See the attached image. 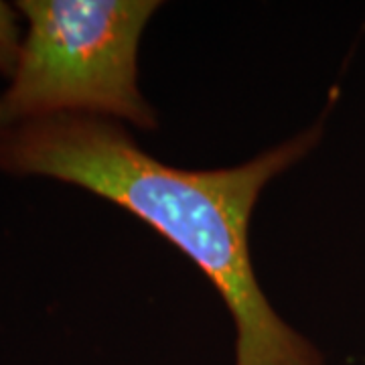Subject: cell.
I'll list each match as a JSON object with an SVG mask.
<instances>
[{
    "mask_svg": "<svg viewBox=\"0 0 365 365\" xmlns=\"http://www.w3.org/2000/svg\"><path fill=\"white\" fill-rule=\"evenodd\" d=\"M321 126L244 165L189 170L144 153L108 118L61 114L0 128V170L88 189L136 215L207 274L235 323V365H323L262 292L250 217L262 189L313 150Z\"/></svg>",
    "mask_w": 365,
    "mask_h": 365,
    "instance_id": "6da1fadb",
    "label": "cell"
},
{
    "mask_svg": "<svg viewBox=\"0 0 365 365\" xmlns=\"http://www.w3.org/2000/svg\"><path fill=\"white\" fill-rule=\"evenodd\" d=\"M160 2L23 0L26 31L9 88L0 93V128L37 118L81 114L155 128L138 90V45Z\"/></svg>",
    "mask_w": 365,
    "mask_h": 365,
    "instance_id": "7a4b0ae2",
    "label": "cell"
},
{
    "mask_svg": "<svg viewBox=\"0 0 365 365\" xmlns=\"http://www.w3.org/2000/svg\"><path fill=\"white\" fill-rule=\"evenodd\" d=\"M23 45V33L19 26L16 11L9 4L0 2V73L11 78L19 61Z\"/></svg>",
    "mask_w": 365,
    "mask_h": 365,
    "instance_id": "3957f363",
    "label": "cell"
}]
</instances>
